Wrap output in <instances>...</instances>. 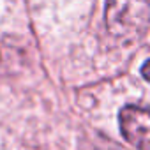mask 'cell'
Segmentation results:
<instances>
[{
	"instance_id": "1",
	"label": "cell",
	"mask_w": 150,
	"mask_h": 150,
	"mask_svg": "<svg viewBox=\"0 0 150 150\" xmlns=\"http://www.w3.org/2000/svg\"><path fill=\"white\" fill-rule=\"evenodd\" d=\"M150 7L146 0H108L104 20L108 32L122 41H134L148 28Z\"/></svg>"
},
{
	"instance_id": "2",
	"label": "cell",
	"mask_w": 150,
	"mask_h": 150,
	"mask_svg": "<svg viewBox=\"0 0 150 150\" xmlns=\"http://www.w3.org/2000/svg\"><path fill=\"white\" fill-rule=\"evenodd\" d=\"M118 125L120 132L131 145H134L138 150H150L148 148L150 115L146 108L134 104L122 108L118 113Z\"/></svg>"
},
{
	"instance_id": "5",
	"label": "cell",
	"mask_w": 150,
	"mask_h": 150,
	"mask_svg": "<svg viewBox=\"0 0 150 150\" xmlns=\"http://www.w3.org/2000/svg\"><path fill=\"white\" fill-rule=\"evenodd\" d=\"M146 67H148V60H145V64H143V67H141V72H143V78H145V80H148V76H146Z\"/></svg>"
},
{
	"instance_id": "3",
	"label": "cell",
	"mask_w": 150,
	"mask_h": 150,
	"mask_svg": "<svg viewBox=\"0 0 150 150\" xmlns=\"http://www.w3.org/2000/svg\"><path fill=\"white\" fill-rule=\"evenodd\" d=\"M25 64V50L13 42H0V74L18 72Z\"/></svg>"
},
{
	"instance_id": "4",
	"label": "cell",
	"mask_w": 150,
	"mask_h": 150,
	"mask_svg": "<svg viewBox=\"0 0 150 150\" xmlns=\"http://www.w3.org/2000/svg\"><path fill=\"white\" fill-rule=\"evenodd\" d=\"M80 150H120V146H117L111 139H108L101 134H94L81 141Z\"/></svg>"
}]
</instances>
